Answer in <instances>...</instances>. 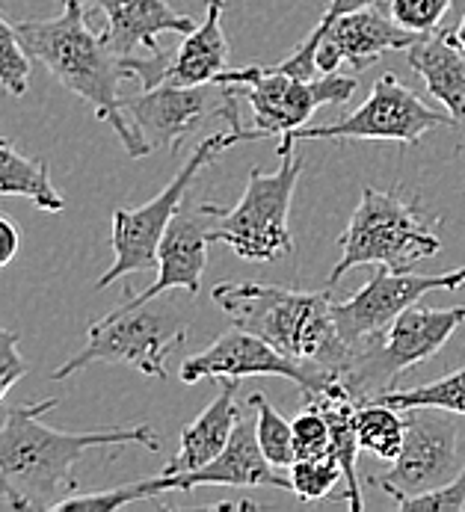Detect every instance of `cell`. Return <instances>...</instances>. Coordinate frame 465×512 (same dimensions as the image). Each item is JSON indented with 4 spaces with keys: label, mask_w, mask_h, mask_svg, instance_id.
I'll return each instance as SVG.
<instances>
[{
    "label": "cell",
    "mask_w": 465,
    "mask_h": 512,
    "mask_svg": "<svg viewBox=\"0 0 465 512\" xmlns=\"http://www.w3.org/2000/svg\"><path fill=\"white\" fill-rule=\"evenodd\" d=\"M57 397L45 403H24L6 412L0 424V501L12 510H57L78 492L75 468L86 450L110 444H140L160 450V436L149 424L66 433L45 424L57 409Z\"/></svg>",
    "instance_id": "1"
},
{
    "label": "cell",
    "mask_w": 465,
    "mask_h": 512,
    "mask_svg": "<svg viewBox=\"0 0 465 512\" xmlns=\"http://www.w3.org/2000/svg\"><path fill=\"white\" fill-rule=\"evenodd\" d=\"M15 30L30 60L86 101L95 119L110 125L131 157H146L152 151L128 122L119 95V83L134 80L137 57L116 54L104 33L98 36L89 30L83 0H63V12L45 21H15Z\"/></svg>",
    "instance_id": "2"
},
{
    "label": "cell",
    "mask_w": 465,
    "mask_h": 512,
    "mask_svg": "<svg viewBox=\"0 0 465 512\" xmlns=\"http://www.w3.org/2000/svg\"><path fill=\"white\" fill-rule=\"evenodd\" d=\"M214 302L240 326L276 350L300 359L338 379L353 362V347L341 338L329 293H303L279 285L223 282L214 288Z\"/></svg>",
    "instance_id": "3"
},
{
    "label": "cell",
    "mask_w": 465,
    "mask_h": 512,
    "mask_svg": "<svg viewBox=\"0 0 465 512\" xmlns=\"http://www.w3.org/2000/svg\"><path fill=\"white\" fill-rule=\"evenodd\" d=\"M187 341V323L172 302H122L86 329V344L60 365L51 379H69L89 365H128L146 376L166 379L169 356Z\"/></svg>",
    "instance_id": "4"
},
{
    "label": "cell",
    "mask_w": 465,
    "mask_h": 512,
    "mask_svg": "<svg viewBox=\"0 0 465 512\" xmlns=\"http://www.w3.org/2000/svg\"><path fill=\"white\" fill-rule=\"evenodd\" d=\"M341 258L332 267L329 285L341 282L362 264H380L397 273H409L421 258H433L442 249L433 225L421 220L418 202H406L397 190H362V199L347 222L341 240Z\"/></svg>",
    "instance_id": "5"
},
{
    "label": "cell",
    "mask_w": 465,
    "mask_h": 512,
    "mask_svg": "<svg viewBox=\"0 0 465 512\" xmlns=\"http://www.w3.org/2000/svg\"><path fill=\"white\" fill-rule=\"evenodd\" d=\"M246 140H264L255 128H243V131H223V134H211L205 137L199 146L193 148V154L184 160V166L178 169V175L157 193L152 202L140 205V208H116L113 211V225H110V246H113V264L110 270L98 279V291H104L107 285L137 276V273H149L157 270V246L169 228V222L175 220V214L181 211V205L187 202V190L196 181V175L211 166L214 160H220V154L226 148L246 143Z\"/></svg>",
    "instance_id": "6"
},
{
    "label": "cell",
    "mask_w": 465,
    "mask_h": 512,
    "mask_svg": "<svg viewBox=\"0 0 465 512\" xmlns=\"http://www.w3.org/2000/svg\"><path fill=\"white\" fill-rule=\"evenodd\" d=\"M282 163L276 172L252 169L243 196L237 205L223 208L217 217L208 240L229 246L243 261H276L282 255L294 252L291 240V202L297 181L303 175V163L294 157V151L279 154Z\"/></svg>",
    "instance_id": "7"
},
{
    "label": "cell",
    "mask_w": 465,
    "mask_h": 512,
    "mask_svg": "<svg viewBox=\"0 0 465 512\" xmlns=\"http://www.w3.org/2000/svg\"><path fill=\"white\" fill-rule=\"evenodd\" d=\"M463 323L465 305H454V308L412 305L383 335H374L362 347H356L353 362L341 376V382L353 391L359 403L377 400L383 391L394 388V379L403 370L433 359Z\"/></svg>",
    "instance_id": "8"
},
{
    "label": "cell",
    "mask_w": 465,
    "mask_h": 512,
    "mask_svg": "<svg viewBox=\"0 0 465 512\" xmlns=\"http://www.w3.org/2000/svg\"><path fill=\"white\" fill-rule=\"evenodd\" d=\"M217 83H232L252 107V128L267 137H285L303 128L323 104H344L356 95V77L320 74L291 77L276 66H246L217 74Z\"/></svg>",
    "instance_id": "9"
},
{
    "label": "cell",
    "mask_w": 465,
    "mask_h": 512,
    "mask_svg": "<svg viewBox=\"0 0 465 512\" xmlns=\"http://www.w3.org/2000/svg\"><path fill=\"white\" fill-rule=\"evenodd\" d=\"M454 125L451 113H439L427 107L412 89H406L394 74H383L371 95L359 110L332 122V125H303L285 137H279V154L294 151L297 143L306 140H386L415 146L433 128Z\"/></svg>",
    "instance_id": "10"
},
{
    "label": "cell",
    "mask_w": 465,
    "mask_h": 512,
    "mask_svg": "<svg viewBox=\"0 0 465 512\" xmlns=\"http://www.w3.org/2000/svg\"><path fill=\"white\" fill-rule=\"evenodd\" d=\"M240 98H243L240 89L232 83L214 80L202 86H178L163 80L152 89H140L137 95L122 98V110L152 151L155 148L175 151L184 137H190L211 116L226 119L234 131H243L237 113Z\"/></svg>",
    "instance_id": "11"
},
{
    "label": "cell",
    "mask_w": 465,
    "mask_h": 512,
    "mask_svg": "<svg viewBox=\"0 0 465 512\" xmlns=\"http://www.w3.org/2000/svg\"><path fill=\"white\" fill-rule=\"evenodd\" d=\"M460 430L454 418L430 409H406V439L400 456L380 477L383 492L394 501L433 492L460 474Z\"/></svg>",
    "instance_id": "12"
},
{
    "label": "cell",
    "mask_w": 465,
    "mask_h": 512,
    "mask_svg": "<svg viewBox=\"0 0 465 512\" xmlns=\"http://www.w3.org/2000/svg\"><path fill=\"white\" fill-rule=\"evenodd\" d=\"M460 285H465V267L442 276H415V273H397L380 267L362 291L341 302H332V317L341 338L356 350L368 338L383 335L406 308L418 305L421 296L436 291H457Z\"/></svg>",
    "instance_id": "13"
},
{
    "label": "cell",
    "mask_w": 465,
    "mask_h": 512,
    "mask_svg": "<svg viewBox=\"0 0 465 512\" xmlns=\"http://www.w3.org/2000/svg\"><path fill=\"white\" fill-rule=\"evenodd\" d=\"M181 382L193 385L199 379H246V376H282L297 382L306 394L323 391L329 382H335V373H326L320 367H311L282 350H276L273 344H267L264 338L232 326L229 332H223L208 350L184 359V365L178 370Z\"/></svg>",
    "instance_id": "14"
},
{
    "label": "cell",
    "mask_w": 465,
    "mask_h": 512,
    "mask_svg": "<svg viewBox=\"0 0 465 512\" xmlns=\"http://www.w3.org/2000/svg\"><path fill=\"white\" fill-rule=\"evenodd\" d=\"M220 214H223L220 205L184 202L157 246L155 282L143 293L125 291V299L149 302L166 291H187L190 296H196L202 288V276H205V264H208V246H211L208 234Z\"/></svg>",
    "instance_id": "15"
},
{
    "label": "cell",
    "mask_w": 465,
    "mask_h": 512,
    "mask_svg": "<svg viewBox=\"0 0 465 512\" xmlns=\"http://www.w3.org/2000/svg\"><path fill=\"white\" fill-rule=\"evenodd\" d=\"M166 477H172V492H196L202 486H232V489L273 486L291 492V477H285L282 468H276L258 444L255 418H240L223 453L211 459L205 468L190 474H166Z\"/></svg>",
    "instance_id": "16"
},
{
    "label": "cell",
    "mask_w": 465,
    "mask_h": 512,
    "mask_svg": "<svg viewBox=\"0 0 465 512\" xmlns=\"http://www.w3.org/2000/svg\"><path fill=\"white\" fill-rule=\"evenodd\" d=\"M86 6H95L107 18L104 39L110 48L122 57H137V51L157 54V36L178 33L187 36L196 30V21L190 15L175 12L166 0H83Z\"/></svg>",
    "instance_id": "17"
},
{
    "label": "cell",
    "mask_w": 465,
    "mask_h": 512,
    "mask_svg": "<svg viewBox=\"0 0 465 512\" xmlns=\"http://www.w3.org/2000/svg\"><path fill=\"white\" fill-rule=\"evenodd\" d=\"M406 60L433 98L445 104L454 125L465 131V51L454 30H433L406 48Z\"/></svg>",
    "instance_id": "18"
},
{
    "label": "cell",
    "mask_w": 465,
    "mask_h": 512,
    "mask_svg": "<svg viewBox=\"0 0 465 512\" xmlns=\"http://www.w3.org/2000/svg\"><path fill=\"white\" fill-rule=\"evenodd\" d=\"M237 388H240V379H232V376L220 379V394L205 406V412L190 427L181 430L178 453L163 465L160 474H190V471L205 468L211 459L223 453V447L229 444L234 427L240 421L237 400H234Z\"/></svg>",
    "instance_id": "19"
},
{
    "label": "cell",
    "mask_w": 465,
    "mask_h": 512,
    "mask_svg": "<svg viewBox=\"0 0 465 512\" xmlns=\"http://www.w3.org/2000/svg\"><path fill=\"white\" fill-rule=\"evenodd\" d=\"M226 0H205V21L196 24L172 54L166 80L178 86H202L214 83L217 74L229 69V39L223 30Z\"/></svg>",
    "instance_id": "20"
},
{
    "label": "cell",
    "mask_w": 465,
    "mask_h": 512,
    "mask_svg": "<svg viewBox=\"0 0 465 512\" xmlns=\"http://www.w3.org/2000/svg\"><path fill=\"white\" fill-rule=\"evenodd\" d=\"M303 406H314L326 418V424H329L332 453L338 456V462L344 468V483H347V492L338 501L347 504L353 512H362L365 510V501H362L359 474H356V456L362 450L359 436H356V406H359V400L353 397V391L341 379H335L323 391L306 394V403Z\"/></svg>",
    "instance_id": "21"
},
{
    "label": "cell",
    "mask_w": 465,
    "mask_h": 512,
    "mask_svg": "<svg viewBox=\"0 0 465 512\" xmlns=\"http://www.w3.org/2000/svg\"><path fill=\"white\" fill-rule=\"evenodd\" d=\"M0 196L27 199L33 208L60 214L66 211L63 193L51 184V169L39 157H27L12 146V140L0 137Z\"/></svg>",
    "instance_id": "22"
},
{
    "label": "cell",
    "mask_w": 465,
    "mask_h": 512,
    "mask_svg": "<svg viewBox=\"0 0 465 512\" xmlns=\"http://www.w3.org/2000/svg\"><path fill=\"white\" fill-rule=\"evenodd\" d=\"M356 436L362 450L374 453L383 462H394L406 439V418L388 403L365 400L356 406Z\"/></svg>",
    "instance_id": "23"
},
{
    "label": "cell",
    "mask_w": 465,
    "mask_h": 512,
    "mask_svg": "<svg viewBox=\"0 0 465 512\" xmlns=\"http://www.w3.org/2000/svg\"><path fill=\"white\" fill-rule=\"evenodd\" d=\"M377 400L400 409V412L439 409V412H451V415L465 418V367L442 376V379H433L427 385H418V388H388Z\"/></svg>",
    "instance_id": "24"
},
{
    "label": "cell",
    "mask_w": 465,
    "mask_h": 512,
    "mask_svg": "<svg viewBox=\"0 0 465 512\" xmlns=\"http://www.w3.org/2000/svg\"><path fill=\"white\" fill-rule=\"evenodd\" d=\"M249 406L255 412V430L264 456L276 468H291L297 462V444H294V421H288L264 394H249Z\"/></svg>",
    "instance_id": "25"
},
{
    "label": "cell",
    "mask_w": 465,
    "mask_h": 512,
    "mask_svg": "<svg viewBox=\"0 0 465 512\" xmlns=\"http://www.w3.org/2000/svg\"><path fill=\"white\" fill-rule=\"evenodd\" d=\"M160 492H172V477L157 474V477H146L137 483H125L116 489H104V492H75L72 498H66L60 510H80V512H113L140 501H152Z\"/></svg>",
    "instance_id": "26"
},
{
    "label": "cell",
    "mask_w": 465,
    "mask_h": 512,
    "mask_svg": "<svg viewBox=\"0 0 465 512\" xmlns=\"http://www.w3.org/2000/svg\"><path fill=\"white\" fill-rule=\"evenodd\" d=\"M288 477H291V492L300 501H323V498H335L332 489L338 486V480H344V468L335 453H326V456L297 459Z\"/></svg>",
    "instance_id": "27"
},
{
    "label": "cell",
    "mask_w": 465,
    "mask_h": 512,
    "mask_svg": "<svg viewBox=\"0 0 465 512\" xmlns=\"http://www.w3.org/2000/svg\"><path fill=\"white\" fill-rule=\"evenodd\" d=\"M0 86L6 95L21 98L30 86V54L24 51L15 24L0 15Z\"/></svg>",
    "instance_id": "28"
},
{
    "label": "cell",
    "mask_w": 465,
    "mask_h": 512,
    "mask_svg": "<svg viewBox=\"0 0 465 512\" xmlns=\"http://www.w3.org/2000/svg\"><path fill=\"white\" fill-rule=\"evenodd\" d=\"M388 12L400 27L424 36V33L442 30V24H448L451 0H388Z\"/></svg>",
    "instance_id": "29"
},
{
    "label": "cell",
    "mask_w": 465,
    "mask_h": 512,
    "mask_svg": "<svg viewBox=\"0 0 465 512\" xmlns=\"http://www.w3.org/2000/svg\"><path fill=\"white\" fill-rule=\"evenodd\" d=\"M294 444H297V459H311V456L332 453L329 424H326V418L314 406H303L300 418L294 421Z\"/></svg>",
    "instance_id": "30"
},
{
    "label": "cell",
    "mask_w": 465,
    "mask_h": 512,
    "mask_svg": "<svg viewBox=\"0 0 465 512\" xmlns=\"http://www.w3.org/2000/svg\"><path fill=\"white\" fill-rule=\"evenodd\" d=\"M397 507L403 512H465V465L445 486L415 498H403L397 501Z\"/></svg>",
    "instance_id": "31"
},
{
    "label": "cell",
    "mask_w": 465,
    "mask_h": 512,
    "mask_svg": "<svg viewBox=\"0 0 465 512\" xmlns=\"http://www.w3.org/2000/svg\"><path fill=\"white\" fill-rule=\"evenodd\" d=\"M27 359L18 350V335L0 329V400L18 385L21 376H27Z\"/></svg>",
    "instance_id": "32"
},
{
    "label": "cell",
    "mask_w": 465,
    "mask_h": 512,
    "mask_svg": "<svg viewBox=\"0 0 465 512\" xmlns=\"http://www.w3.org/2000/svg\"><path fill=\"white\" fill-rule=\"evenodd\" d=\"M21 246V231L9 217H0V270L9 267L18 255Z\"/></svg>",
    "instance_id": "33"
},
{
    "label": "cell",
    "mask_w": 465,
    "mask_h": 512,
    "mask_svg": "<svg viewBox=\"0 0 465 512\" xmlns=\"http://www.w3.org/2000/svg\"><path fill=\"white\" fill-rule=\"evenodd\" d=\"M377 3H383V0H329V6L323 9L317 27H326V24H332L335 18H341L347 12H356V9H365V6H377Z\"/></svg>",
    "instance_id": "34"
},
{
    "label": "cell",
    "mask_w": 465,
    "mask_h": 512,
    "mask_svg": "<svg viewBox=\"0 0 465 512\" xmlns=\"http://www.w3.org/2000/svg\"><path fill=\"white\" fill-rule=\"evenodd\" d=\"M463 12H465V0H451V18H448L445 30H454V33H457V24H460Z\"/></svg>",
    "instance_id": "35"
},
{
    "label": "cell",
    "mask_w": 465,
    "mask_h": 512,
    "mask_svg": "<svg viewBox=\"0 0 465 512\" xmlns=\"http://www.w3.org/2000/svg\"><path fill=\"white\" fill-rule=\"evenodd\" d=\"M457 39H460V45H463L465 51V12L463 18H460V24H457Z\"/></svg>",
    "instance_id": "36"
}]
</instances>
